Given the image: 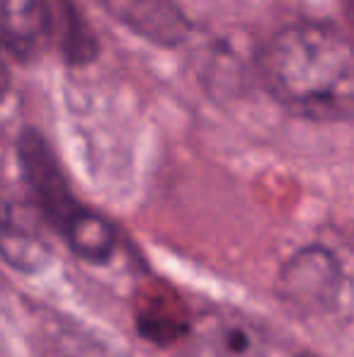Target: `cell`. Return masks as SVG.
I'll return each instance as SVG.
<instances>
[{"instance_id": "1", "label": "cell", "mask_w": 354, "mask_h": 357, "mask_svg": "<svg viewBox=\"0 0 354 357\" xmlns=\"http://www.w3.org/2000/svg\"><path fill=\"white\" fill-rule=\"evenodd\" d=\"M269 93L298 117L345 122L352 117V47L328 22H296L279 29L260 56Z\"/></svg>"}, {"instance_id": "2", "label": "cell", "mask_w": 354, "mask_h": 357, "mask_svg": "<svg viewBox=\"0 0 354 357\" xmlns=\"http://www.w3.org/2000/svg\"><path fill=\"white\" fill-rule=\"evenodd\" d=\"M17 160L22 180L29 188L42 219L68 243L78 258L88 263H107L117 250V231L102 214L81 204L42 134H19Z\"/></svg>"}, {"instance_id": "3", "label": "cell", "mask_w": 354, "mask_h": 357, "mask_svg": "<svg viewBox=\"0 0 354 357\" xmlns=\"http://www.w3.org/2000/svg\"><path fill=\"white\" fill-rule=\"evenodd\" d=\"M199 357H301L298 348L241 311H209L192 326Z\"/></svg>"}, {"instance_id": "4", "label": "cell", "mask_w": 354, "mask_h": 357, "mask_svg": "<svg viewBox=\"0 0 354 357\" xmlns=\"http://www.w3.org/2000/svg\"><path fill=\"white\" fill-rule=\"evenodd\" d=\"M99 8L134 34L158 47H175L189 32V22L172 0H97Z\"/></svg>"}, {"instance_id": "5", "label": "cell", "mask_w": 354, "mask_h": 357, "mask_svg": "<svg viewBox=\"0 0 354 357\" xmlns=\"http://www.w3.org/2000/svg\"><path fill=\"white\" fill-rule=\"evenodd\" d=\"M337 258L321 245L298 250L282 273V291L301 306L330 304L337 294Z\"/></svg>"}, {"instance_id": "6", "label": "cell", "mask_w": 354, "mask_h": 357, "mask_svg": "<svg viewBox=\"0 0 354 357\" xmlns=\"http://www.w3.org/2000/svg\"><path fill=\"white\" fill-rule=\"evenodd\" d=\"M51 37L49 0H0V49L15 59H32Z\"/></svg>"}, {"instance_id": "7", "label": "cell", "mask_w": 354, "mask_h": 357, "mask_svg": "<svg viewBox=\"0 0 354 357\" xmlns=\"http://www.w3.org/2000/svg\"><path fill=\"white\" fill-rule=\"evenodd\" d=\"M81 20L73 0H56L51 5V34L61 27V47L71 61H86L95 54V42Z\"/></svg>"}, {"instance_id": "8", "label": "cell", "mask_w": 354, "mask_h": 357, "mask_svg": "<svg viewBox=\"0 0 354 357\" xmlns=\"http://www.w3.org/2000/svg\"><path fill=\"white\" fill-rule=\"evenodd\" d=\"M8 88H10V75H8V68H5V61L0 59V102H3L5 95H8Z\"/></svg>"}]
</instances>
